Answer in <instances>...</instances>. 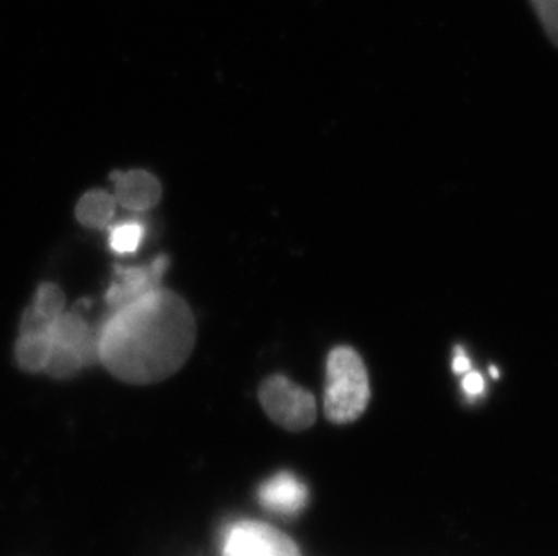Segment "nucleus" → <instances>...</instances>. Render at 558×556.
<instances>
[{
	"label": "nucleus",
	"mask_w": 558,
	"mask_h": 556,
	"mask_svg": "<svg viewBox=\"0 0 558 556\" xmlns=\"http://www.w3.org/2000/svg\"><path fill=\"white\" fill-rule=\"evenodd\" d=\"M195 338L189 304L159 286L112 311L98 327V354L101 365L125 384H159L185 365Z\"/></svg>",
	"instance_id": "obj_1"
},
{
	"label": "nucleus",
	"mask_w": 558,
	"mask_h": 556,
	"mask_svg": "<svg viewBox=\"0 0 558 556\" xmlns=\"http://www.w3.org/2000/svg\"><path fill=\"white\" fill-rule=\"evenodd\" d=\"M371 399L369 374L351 347H335L326 365L324 409L327 420L348 425L364 414Z\"/></svg>",
	"instance_id": "obj_2"
},
{
	"label": "nucleus",
	"mask_w": 558,
	"mask_h": 556,
	"mask_svg": "<svg viewBox=\"0 0 558 556\" xmlns=\"http://www.w3.org/2000/svg\"><path fill=\"white\" fill-rule=\"evenodd\" d=\"M258 399L269 420L286 431L302 432L316 420V401L310 390L286 376H271L260 385Z\"/></svg>",
	"instance_id": "obj_3"
},
{
	"label": "nucleus",
	"mask_w": 558,
	"mask_h": 556,
	"mask_svg": "<svg viewBox=\"0 0 558 556\" xmlns=\"http://www.w3.org/2000/svg\"><path fill=\"white\" fill-rule=\"evenodd\" d=\"M222 556H302L290 536L258 520H241L228 530Z\"/></svg>",
	"instance_id": "obj_4"
},
{
	"label": "nucleus",
	"mask_w": 558,
	"mask_h": 556,
	"mask_svg": "<svg viewBox=\"0 0 558 556\" xmlns=\"http://www.w3.org/2000/svg\"><path fill=\"white\" fill-rule=\"evenodd\" d=\"M169 268V257L159 255L148 266H134V268H118L117 280L107 289L106 302L112 311L129 305L134 300L142 299L143 294L159 288L161 277Z\"/></svg>",
	"instance_id": "obj_5"
},
{
	"label": "nucleus",
	"mask_w": 558,
	"mask_h": 556,
	"mask_svg": "<svg viewBox=\"0 0 558 556\" xmlns=\"http://www.w3.org/2000/svg\"><path fill=\"white\" fill-rule=\"evenodd\" d=\"M114 200L126 210L147 211L161 201V183L147 170L114 172Z\"/></svg>",
	"instance_id": "obj_6"
},
{
	"label": "nucleus",
	"mask_w": 558,
	"mask_h": 556,
	"mask_svg": "<svg viewBox=\"0 0 558 556\" xmlns=\"http://www.w3.org/2000/svg\"><path fill=\"white\" fill-rule=\"evenodd\" d=\"M306 484L290 472H280L260 486L258 499L275 513H299L306 506Z\"/></svg>",
	"instance_id": "obj_7"
},
{
	"label": "nucleus",
	"mask_w": 558,
	"mask_h": 556,
	"mask_svg": "<svg viewBox=\"0 0 558 556\" xmlns=\"http://www.w3.org/2000/svg\"><path fill=\"white\" fill-rule=\"evenodd\" d=\"M117 200L114 195L106 190H89L82 195L76 205V219L80 225L90 230H104L111 225L114 211H117Z\"/></svg>",
	"instance_id": "obj_8"
},
{
	"label": "nucleus",
	"mask_w": 558,
	"mask_h": 556,
	"mask_svg": "<svg viewBox=\"0 0 558 556\" xmlns=\"http://www.w3.org/2000/svg\"><path fill=\"white\" fill-rule=\"evenodd\" d=\"M51 351L53 341L48 335H21L15 343L16 363L26 373H40L48 365Z\"/></svg>",
	"instance_id": "obj_9"
},
{
	"label": "nucleus",
	"mask_w": 558,
	"mask_h": 556,
	"mask_svg": "<svg viewBox=\"0 0 558 556\" xmlns=\"http://www.w3.org/2000/svg\"><path fill=\"white\" fill-rule=\"evenodd\" d=\"M90 333V326L78 313H62L49 324V340L53 346L74 347L80 349Z\"/></svg>",
	"instance_id": "obj_10"
},
{
	"label": "nucleus",
	"mask_w": 558,
	"mask_h": 556,
	"mask_svg": "<svg viewBox=\"0 0 558 556\" xmlns=\"http://www.w3.org/2000/svg\"><path fill=\"white\" fill-rule=\"evenodd\" d=\"M145 239V226L137 221H125L112 226L109 233V246L118 255H132L142 246Z\"/></svg>",
	"instance_id": "obj_11"
},
{
	"label": "nucleus",
	"mask_w": 558,
	"mask_h": 556,
	"mask_svg": "<svg viewBox=\"0 0 558 556\" xmlns=\"http://www.w3.org/2000/svg\"><path fill=\"white\" fill-rule=\"evenodd\" d=\"M84 367V360L80 356L78 349L74 347L53 346L48 365L44 373L54 379H68Z\"/></svg>",
	"instance_id": "obj_12"
},
{
	"label": "nucleus",
	"mask_w": 558,
	"mask_h": 556,
	"mask_svg": "<svg viewBox=\"0 0 558 556\" xmlns=\"http://www.w3.org/2000/svg\"><path fill=\"white\" fill-rule=\"evenodd\" d=\"M32 307L48 322L59 318L62 313H65V297L62 289L53 282L40 283Z\"/></svg>",
	"instance_id": "obj_13"
},
{
	"label": "nucleus",
	"mask_w": 558,
	"mask_h": 556,
	"mask_svg": "<svg viewBox=\"0 0 558 556\" xmlns=\"http://www.w3.org/2000/svg\"><path fill=\"white\" fill-rule=\"evenodd\" d=\"M549 40L558 48V0H530Z\"/></svg>",
	"instance_id": "obj_14"
},
{
	"label": "nucleus",
	"mask_w": 558,
	"mask_h": 556,
	"mask_svg": "<svg viewBox=\"0 0 558 556\" xmlns=\"http://www.w3.org/2000/svg\"><path fill=\"white\" fill-rule=\"evenodd\" d=\"M49 324L51 322L46 321L43 316L38 315L37 311L33 310L32 305L24 311L21 322V335H48Z\"/></svg>",
	"instance_id": "obj_15"
},
{
	"label": "nucleus",
	"mask_w": 558,
	"mask_h": 556,
	"mask_svg": "<svg viewBox=\"0 0 558 556\" xmlns=\"http://www.w3.org/2000/svg\"><path fill=\"white\" fill-rule=\"evenodd\" d=\"M461 387H463L464 396L469 399H474V401L481 398V396H485V378H483V374L480 371H469V373L463 374Z\"/></svg>",
	"instance_id": "obj_16"
},
{
	"label": "nucleus",
	"mask_w": 558,
	"mask_h": 556,
	"mask_svg": "<svg viewBox=\"0 0 558 556\" xmlns=\"http://www.w3.org/2000/svg\"><path fill=\"white\" fill-rule=\"evenodd\" d=\"M453 373L456 374H466L469 371H472V363H470V358L466 356V352L464 349H456V356H453L452 362Z\"/></svg>",
	"instance_id": "obj_17"
},
{
	"label": "nucleus",
	"mask_w": 558,
	"mask_h": 556,
	"mask_svg": "<svg viewBox=\"0 0 558 556\" xmlns=\"http://www.w3.org/2000/svg\"><path fill=\"white\" fill-rule=\"evenodd\" d=\"M490 373H492V376H494V378H497V376H499V373H497V368L492 367Z\"/></svg>",
	"instance_id": "obj_18"
}]
</instances>
